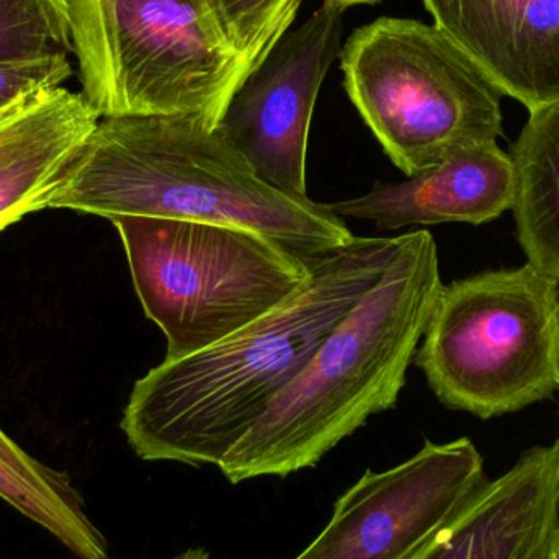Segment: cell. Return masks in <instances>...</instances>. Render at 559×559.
<instances>
[{
    "instance_id": "obj_1",
    "label": "cell",
    "mask_w": 559,
    "mask_h": 559,
    "mask_svg": "<svg viewBox=\"0 0 559 559\" xmlns=\"http://www.w3.org/2000/svg\"><path fill=\"white\" fill-rule=\"evenodd\" d=\"M397 238H355L314 255L305 285L218 344L164 360L134 383L120 427L144 462L219 466L352 308L380 282Z\"/></svg>"
},
{
    "instance_id": "obj_2",
    "label": "cell",
    "mask_w": 559,
    "mask_h": 559,
    "mask_svg": "<svg viewBox=\"0 0 559 559\" xmlns=\"http://www.w3.org/2000/svg\"><path fill=\"white\" fill-rule=\"evenodd\" d=\"M45 209L235 226L302 258L354 239L328 205L259 179L218 130L195 117L100 118L45 197Z\"/></svg>"
},
{
    "instance_id": "obj_3",
    "label": "cell",
    "mask_w": 559,
    "mask_h": 559,
    "mask_svg": "<svg viewBox=\"0 0 559 559\" xmlns=\"http://www.w3.org/2000/svg\"><path fill=\"white\" fill-rule=\"evenodd\" d=\"M403 238L380 282L226 453L218 468L231 485L314 468L371 416L396 406L443 288L433 236L417 229Z\"/></svg>"
},
{
    "instance_id": "obj_4",
    "label": "cell",
    "mask_w": 559,
    "mask_h": 559,
    "mask_svg": "<svg viewBox=\"0 0 559 559\" xmlns=\"http://www.w3.org/2000/svg\"><path fill=\"white\" fill-rule=\"evenodd\" d=\"M82 94L100 118L195 117L210 128L248 78L209 0H66Z\"/></svg>"
},
{
    "instance_id": "obj_5",
    "label": "cell",
    "mask_w": 559,
    "mask_h": 559,
    "mask_svg": "<svg viewBox=\"0 0 559 559\" xmlns=\"http://www.w3.org/2000/svg\"><path fill=\"white\" fill-rule=\"evenodd\" d=\"M144 314L166 335L164 360L218 344L288 301L311 274L302 258L251 229L118 216Z\"/></svg>"
},
{
    "instance_id": "obj_6",
    "label": "cell",
    "mask_w": 559,
    "mask_h": 559,
    "mask_svg": "<svg viewBox=\"0 0 559 559\" xmlns=\"http://www.w3.org/2000/svg\"><path fill=\"white\" fill-rule=\"evenodd\" d=\"M341 68L352 104L409 179L502 136L504 94L437 25L381 16L352 33Z\"/></svg>"
},
{
    "instance_id": "obj_7",
    "label": "cell",
    "mask_w": 559,
    "mask_h": 559,
    "mask_svg": "<svg viewBox=\"0 0 559 559\" xmlns=\"http://www.w3.org/2000/svg\"><path fill=\"white\" fill-rule=\"evenodd\" d=\"M437 400L479 419L559 390V283L532 264L443 285L414 355Z\"/></svg>"
},
{
    "instance_id": "obj_8",
    "label": "cell",
    "mask_w": 559,
    "mask_h": 559,
    "mask_svg": "<svg viewBox=\"0 0 559 559\" xmlns=\"http://www.w3.org/2000/svg\"><path fill=\"white\" fill-rule=\"evenodd\" d=\"M472 440L426 442L406 462L367 469L335 501L324 531L293 559H413L485 488Z\"/></svg>"
},
{
    "instance_id": "obj_9",
    "label": "cell",
    "mask_w": 559,
    "mask_h": 559,
    "mask_svg": "<svg viewBox=\"0 0 559 559\" xmlns=\"http://www.w3.org/2000/svg\"><path fill=\"white\" fill-rule=\"evenodd\" d=\"M345 10L322 2L241 82L216 130L259 179L295 197L306 192L312 111L325 74L341 58Z\"/></svg>"
},
{
    "instance_id": "obj_10",
    "label": "cell",
    "mask_w": 559,
    "mask_h": 559,
    "mask_svg": "<svg viewBox=\"0 0 559 559\" xmlns=\"http://www.w3.org/2000/svg\"><path fill=\"white\" fill-rule=\"evenodd\" d=\"M445 32L528 111L559 102V0H423Z\"/></svg>"
},
{
    "instance_id": "obj_11",
    "label": "cell",
    "mask_w": 559,
    "mask_h": 559,
    "mask_svg": "<svg viewBox=\"0 0 559 559\" xmlns=\"http://www.w3.org/2000/svg\"><path fill=\"white\" fill-rule=\"evenodd\" d=\"M559 544V436L527 450L413 559H555Z\"/></svg>"
},
{
    "instance_id": "obj_12",
    "label": "cell",
    "mask_w": 559,
    "mask_h": 559,
    "mask_svg": "<svg viewBox=\"0 0 559 559\" xmlns=\"http://www.w3.org/2000/svg\"><path fill=\"white\" fill-rule=\"evenodd\" d=\"M514 163L498 141L452 151L436 167L401 183H377L367 195L328 205L338 218L368 219L378 229L440 223L485 225L512 210Z\"/></svg>"
},
{
    "instance_id": "obj_13",
    "label": "cell",
    "mask_w": 559,
    "mask_h": 559,
    "mask_svg": "<svg viewBox=\"0 0 559 559\" xmlns=\"http://www.w3.org/2000/svg\"><path fill=\"white\" fill-rule=\"evenodd\" d=\"M98 121L82 92L62 87L0 111V231L45 210V197Z\"/></svg>"
},
{
    "instance_id": "obj_14",
    "label": "cell",
    "mask_w": 559,
    "mask_h": 559,
    "mask_svg": "<svg viewBox=\"0 0 559 559\" xmlns=\"http://www.w3.org/2000/svg\"><path fill=\"white\" fill-rule=\"evenodd\" d=\"M512 144L518 241L528 264L559 283V102L528 111Z\"/></svg>"
},
{
    "instance_id": "obj_15",
    "label": "cell",
    "mask_w": 559,
    "mask_h": 559,
    "mask_svg": "<svg viewBox=\"0 0 559 559\" xmlns=\"http://www.w3.org/2000/svg\"><path fill=\"white\" fill-rule=\"evenodd\" d=\"M0 499L41 525L79 559H110V545L85 512L66 472L26 453L0 429Z\"/></svg>"
},
{
    "instance_id": "obj_16",
    "label": "cell",
    "mask_w": 559,
    "mask_h": 559,
    "mask_svg": "<svg viewBox=\"0 0 559 559\" xmlns=\"http://www.w3.org/2000/svg\"><path fill=\"white\" fill-rule=\"evenodd\" d=\"M71 52L66 0H0V61H33Z\"/></svg>"
},
{
    "instance_id": "obj_17",
    "label": "cell",
    "mask_w": 559,
    "mask_h": 559,
    "mask_svg": "<svg viewBox=\"0 0 559 559\" xmlns=\"http://www.w3.org/2000/svg\"><path fill=\"white\" fill-rule=\"evenodd\" d=\"M249 71L277 45L295 22L301 0H209Z\"/></svg>"
},
{
    "instance_id": "obj_18",
    "label": "cell",
    "mask_w": 559,
    "mask_h": 559,
    "mask_svg": "<svg viewBox=\"0 0 559 559\" xmlns=\"http://www.w3.org/2000/svg\"><path fill=\"white\" fill-rule=\"evenodd\" d=\"M71 74L69 56H51L33 61H0V111L26 95L61 87Z\"/></svg>"
},
{
    "instance_id": "obj_19",
    "label": "cell",
    "mask_w": 559,
    "mask_h": 559,
    "mask_svg": "<svg viewBox=\"0 0 559 559\" xmlns=\"http://www.w3.org/2000/svg\"><path fill=\"white\" fill-rule=\"evenodd\" d=\"M174 559H212V555H210V551L205 550V548L193 547L177 555Z\"/></svg>"
},
{
    "instance_id": "obj_20",
    "label": "cell",
    "mask_w": 559,
    "mask_h": 559,
    "mask_svg": "<svg viewBox=\"0 0 559 559\" xmlns=\"http://www.w3.org/2000/svg\"><path fill=\"white\" fill-rule=\"evenodd\" d=\"M324 2L331 3V5L338 7V9L345 10L352 5H358V3H377L381 0H324Z\"/></svg>"
},
{
    "instance_id": "obj_21",
    "label": "cell",
    "mask_w": 559,
    "mask_h": 559,
    "mask_svg": "<svg viewBox=\"0 0 559 559\" xmlns=\"http://www.w3.org/2000/svg\"><path fill=\"white\" fill-rule=\"evenodd\" d=\"M555 559H559V544H558V548H557V555H555Z\"/></svg>"
}]
</instances>
